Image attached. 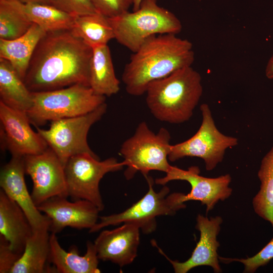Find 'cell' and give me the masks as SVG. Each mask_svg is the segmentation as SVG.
<instances>
[{
    "label": "cell",
    "instance_id": "obj_34",
    "mask_svg": "<svg viewBox=\"0 0 273 273\" xmlns=\"http://www.w3.org/2000/svg\"><path fill=\"white\" fill-rule=\"evenodd\" d=\"M142 1L143 0H134L132 6V11H135L139 9Z\"/></svg>",
    "mask_w": 273,
    "mask_h": 273
},
{
    "label": "cell",
    "instance_id": "obj_9",
    "mask_svg": "<svg viewBox=\"0 0 273 273\" xmlns=\"http://www.w3.org/2000/svg\"><path fill=\"white\" fill-rule=\"evenodd\" d=\"M124 164L114 157L100 161L88 153L70 157L65 166L68 196L74 200L84 199L94 204L101 211L104 205L99 189L101 179L107 173L121 170Z\"/></svg>",
    "mask_w": 273,
    "mask_h": 273
},
{
    "label": "cell",
    "instance_id": "obj_24",
    "mask_svg": "<svg viewBox=\"0 0 273 273\" xmlns=\"http://www.w3.org/2000/svg\"><path fill=\"white\" fill-rule=\"evenodd\" d=\"M12 1L31 22L46 32L71 29L73 27L75 17L52 5Z\"/></svg>",
    "mask_w": 273,
    "mask_h": 273
},
{
    "label": "cell",
    "instance_id": "obj_28",
    "mask_svg": "<svg viewBox=\"0 0 273 273\" xmlns=\"http://www.w3.org/2000/svg\"><path fill=\"white\" fill-rule=\"evenodd\" d=\"M273 259V238L256 254L247 258H228L219 256V259L224 263L238 261L244 265V272L253 273L260 267L267 264Z\"/></svg>",
    "mask_w": 273,
    "mask_h": 273
},
{
    "label": "cell",
    "instance_id": "obj_1",
    "mask_svg": "<svg viewBox=\"0 0 273 273\" xmlns=\"http://www.w3.org/2000/svg\"><path fill=\"white\" fill-rule=\"evenodd\" d=\"M93 48L71 29L47 32L38 43L24 82L31 92L89 86Z\"/></svg>",
    "mask_w": 273,
    "mask_h": 273
},
{
    "label": "cell",
    "instance_id": "obj_33",
    "mask_svg": "<svg viewBox=\"0 0 273 273\" xmlns=\"http://www.w3.org/2000/svg\"><path fill=\"white\" fill-rule=\"evenodd\" d=\"M23 3H35L50 5L51 0H18Z\"/></svg>",
    "mask_w": 273,
    "mask_h": 273
},
{
    "label": "cell",
    "instance_id": "obj_12",
    "mask_svg": "<svg viewBox=\"0 0 273 273\" xmlns=\"http://www.w3.org/2000/svg\"><path fill=\"white\" fill-rule=\"evenodd\" d=\"M1 145L12 157H24L45 151V140L30 126L26 113L13 109L0 101Z\"/></svg>",
    "mask_w": 273,
    "mask_h": 273
},
{
    "label": "cell",
    "instance_id": "obj_17",
    "mask_svg": "<svg viewBox=\"0 0 273 273\" xmlns=\"http://www.w3.org/2000/svg\"><path fill=\"white\" fill-rule=\"evenodd\" d=\"M140 228L131 223L101 232L94 244L99 260L110 261L120 267L131 263L137 256Z\"/></svg>",
    "mask_w": 273,
    "mask_h": 273
},
{
    "label": "cell",
    "instance_id": "obj_20",
    "mask_svg": "<svg viewBox=\"0 0 273 273\" xmlns=\"http://www.w3.org/2000/svg\"><path fill=\"white\" fill-rule=\"evenodd\" d=\"M46 32L33 23L24 34L17 38L0 39V58L9 62L23 81L35 48Z\"/></svg>",
    "mask_w": 273,
    "mask_h": 273
},
{
    "label": "cell",
    "instance_id": "obj_30",
    "mask_svg": "<svg viewBox=\"0 0 273 273\" xmlns=\"http://www.w3.org/2000/svg\"><path fill=\"white\" fill-rule=\"evenodd\" d=\"M97 12L112 18L128 11L134 0H91Z\"/></svg>",
    "mask_w": 273,
    "mask_h": 273
},
{
    "label": "cell",
    "instance_id": "obj_2",
    "mask_svg": "<svg viewBox=\"0 0 273 273\" xmlns=\"http://www.w3.org/2000/svg\"><path fill=\"white\" fill-rule=\"evenodd\" d=\"M132 53L123 69L122 80L126 92L133 96L146 93L152 81L191 66L195 59L192 43L175 34L151 36Z\"/></svg>",
    "mask_w": 273,
    "mask_h": 273
},
{
    "label": "cell",
    "instance_id": "obj_10",
    "mask_svg": "<svg viewBox=\"0 0 273 273\" xmlns=\"http://www.w3.org/2000/svg\"><path fill=\"white\" fill-rule=\"evenodd\" d=\"M202 119L196 133L189 139L171 145L168 160L174 162L186 157L202 159L206 169L210 171L222 162L226 149L238 144V139L224 135L217 128L207 104L200 106Z\"/></svg>",
    "mask_w": 273,
    "mask_h": 273
},
{
    "label": "cell",
    "instance_id": "obj_4",
    "mask_svg": "<svg viewBox=\"0 0 273 273\" xmlns=\"http://www.w3.org/2000/svg\"><path fill=\"white\" fill-rule=\"evenodd\" d=\"M108 18L114 39L132 53L151 36L176 34L182 29L181 23L177 17L160 6L157 0H143L138 10Z\"/></svg>",
    "mask_w": 273,
    "mask_h": 273
},
{
    "label": "cell",
    "instance_id": "obj_29",
    "mask_svg": "<svg viewBox=\"0 0 273 273\" xmlns=\"http://www.w3.org/2000/svg\"><path fill=\"white\" fill-rule=\"evenodd\" d=\"M50 5L74 17L98 13L91 0H51Z\"/></svg>",
    "mask_w": 273,
    "mask_h": 273
},
{
    "label": "cell",
    "instance_id": "obj_19",
    "mask_svg": "<svg viewBox=\"0 0 273 273\" xmlns=\"http://www.w3.org/2000/svg\"><path fill=\"white\" fill-rule=\"evenodd\" d=\"M49 261L59 273H99V258L94 244L86 243L85 254H79L78 248L72 246L68 251L60 245L56 234L51 233L50 237Z\"/></svg>",
    "mask_w": 273,
    "mask_h": 273
},
{
    "label": "cell",
    "instance_id": "obj_23",
    "mask_svg": "<svg viewBox=\"0 0 273 273\" xmlns=\"http://www.w3.org/2000/svg\"><path fill=\"white\" fill-rule=\"evenodd\" d=\"M0 101L26 113L32 105V92L26 86L10 63L0 58Z\"/></svg>",
    "mask_w": 273,
    "mask_h": 273
},
{
    "label": "cell",
    "instance_id": "obj_15",
    "mask_svg": "<svg viewBox=\"0 0 273 273\" xmlns=\"http://www.w3.org/2000/svg\"><path fill=\"white\" fill-rule=\"evenodd\" d=\"M24 157H12L0 172L2 190L21 207L28 218L33 232L48 230L50 220L38 209L29 194L24 179Z\"/></svg>",
    "mask_w": 273,
    "mask_h": 273
},
{
    "label": "cell",
    "instance_id": "obj_21",
    "mask_svg": "<svg viewBox=\"0 0 273 273\" xmlns=\"http://www.w3.org/2000/svg\"><path fill=\"white\" fill-rule=\"evenodd\" d=\"M49 232L48 230H42L33 233L10 273L57 272L55 267L47 265L50 251Z\"/></svg>",
    "mask_w": 273,
    "mask_h": 273
},
{
    "label": "cell",
    "instance_id": "obj_27",
    "mask_svg": "<svg viewBox=\"0 0 273 273\" xmlns=\"http://www.w3.org/2000/svg\"><path fill=\"white\" fill-rule=\"evenodd\" d=\"M32 24L12 0H0V39L17 38L24 34Z\"/></svg>",
    "mask_w": 273,
    "mask_h": 273
},
{
    "label": "cell",
    "instance_id": "obj_18",
    "mask_svg": "<svg viewBox=\"0 0 273 273\" xmlns=\"http://www.w3.org/2000/svg\"><path fill=\"white\" fill-rule=\"evenodd\" d=\"M32 227L21 207L0 191V235L9 243L11 249L21 255L26 242L32 235Z\"/></svg>",
    "mask_w": 273,
    "mask_h": 273
},
{
    "label": "cell",
    "instance_id": "obj_13",
    "mask_svg": "<svg viewBox=\"0 0 273 273\" xmlns=\"http://www.w3.org/2000/svg\"><path fill=\"white\" fill-rule=\"evenodd\" d=\"M200 169L197 166H192L187 170L176 166H170L166 175L156 178V184L164 186L168 182L180 180L188 181L191 186L190 193L184 195L183 201H200L206 206V212L212 210L219 201L228 199L232 193L229 187L231 176L229 174L214 178L206 177L200 175Z\"/></svg>",
    "mask_w": 273,
    "mask_h": 273
},
{
    "label": "cell",
    "instance_id": "obj_25",
    "mask_svg": "<svg viewBox=\"0 0 273 273\" xmlns=\"http://www.w3.org/2000/svg\"><path fill=\"white\" fill-rule=\"evenodd\" d=\"M71 30L92 48L115 38L108 17L99 13L75 17Z\"/></svg>",
    "mask_w": 273,
    "mask_h": 273
},
{
    "label": "cell",
    "instance_id": "obj_16",
    "mask_svg": "<svg viewBox=\"0 0 273 273\" xmlns=\"http://www.w3.org/2000/svg\"><path fill=\"white\" fill-rule=\"evenodd\" d=\"M196 228L200 233L199 241L191 257L184 262L169 258L159 248V252L172 264L175 273H187L191 269L199 266H209L215 272H221L219 264L217 249L219 243L217 240L220 230L222 218L219 216L209 219L198 214L196 218Z\"/></svg>",
    "mask_w": 273,
    "mask_h": 273
},
{
    "label": "cell",
    "instance_id": "obj_7",
    "mask_svg": "<svg viewBox=\"0 0 273 273\" xmlns=\"http://www.w3.org/2000/svg\"><path fill=\"white\" fill-rule=\"evenodd\" d=\"M144 176L149 186L146 195L123 212L100 217V221L89 230V233L97 232L109 225L131 223L136 225L143 233L149 234L156 229L157 217L173 215L186 207L183 201L184 194H169V188L165 185L158 192H156L153 188V178L148 175Z\"/></svg>",
    "mask_w": 273,
    "mask_h": 273
},
{
    "label": "cell",
    "instance_id": "obj_11",
    "mask_svg": "<svg viewBox=\"0 0 273 273\" xmlns=\"http://www.w3.org/2000/svg\"><path fill=\"white\" fill-rule=\"evenodd\" d=\"M23 158L25 173L33 182L31 195L36 206L53 197L68 196L64 166L52 149Z\"/></svg>",
    "mask_w": 273,
    "mask_h": 273
},
{
    "label": "cell",
    "instance_id": "obj_31",
    "mask_svg": "<svg viewBox=\"0 0 273 273\" xmlns=\"http://www.w3.org/2000/svg\"><path fill=\"white\" fill-rule=\"evenodd\" d=\"M20 256L11 249L9 242L0 235V272L10 273Z\"/></svg>",
    "mask_w": 273,
    "mask_h": 273
},
{
    "label": "cell",
    "instance_id": "obj_22",
    "mask_svg": "<svg viewBox=\"0 0 273 273\" xmlns=\"http://www.w3.org/2000/svg\"><path fill=\"white\" fill-rule=\"evenodd\" d=\"M89 67V86L99 95L110 97L120 90V81L115 73L107 44L93 47Z\"/></svg>",
    "mask_w": 273,
    "mask_h": 273
},
{
    "label": "cell",
    "instance_id": "obj_5",
    "mask_svg": "<svg viewBox=\"0 0 273 273\" xmlns=\"http://www.w3.org/2000/svg\"><path fill=\"white\" fill-rule=\"evenodd\" d=\"M32 105L26 114L31 123L39 127L48 121L89 113L103 103L106 97L95 94L90 86L80 84L62 88L32 92Z\"/></svg>",
    "mask_w": 273,
    "mask_h": 273
},
{
    "label": "cell",
    "instance_id": "obj_26",
    "mask_svg": "<svg viewBox=\"0 0 273 273\" xmlns=\"http://www.w3.org/2000/svg\"><path fill=\"white\" fill-rule=\"evenodd\" d=\"M257 175L260 186L252 200L254 211L273 229V147L262 158Z\"/></svg>",
    "mask_w": 273,
    "mask_h": 273
},
{
    "label": "cell",
    "instance_id": "obj_3",
    "mask_svg": "<svg viewBox=\"0 0 273 273\" xmlns=\"http://www.w3.org/2000/svg\"><path fill=\"white\" fill-rule=\"evenodd\" d=\"M203 93L201 76L191 66L151 82L146 104L159 121L179 124L190 120Z\"/></svg>",
    "mask_w": 273,
    "mask_h": 273
},
{
    "label": "cell",
    "instance_id": "obj_14",
    "mask_svg": "<svg viewBox=\"0 0 273 273\" xmlns=\"http://www.w3.org/2000/svg\"><path fill=\"white\" fill-rule=\"evenodd\" d=\"M67 197L50 198L37 206L50 220L49 231L57 234L66 227L81 230L92 228L98 222L99 209L84 199L68 201Z\"/></svg>",
    "mask_w": 273,
    "mask_h": 273
},
{
    "label": "cell",
    "instance_id": "obj_8",
    "mask_svg": "<svg viewBox=\"0 0 273 273\" xmlns=\"http://www.w3.org/2000/svg\"><path fill=\"white\" fill-rule=\"evenodd\" d=\"M107 108L104 103L89 113L52 121L48 129L36 127V130L64 166L70 157L77 154L97 156L89 147L87 136L90 127L102 118Z\"/></svg>",
    "mask_w": 273,
    "mask_h": 273
},
{
    "label": "cell",
    "instance_id": "obj_6",
    "mask_svg": "<svg viewBox=\"0 0 273 273\" xmlns=\"http://www.w3.org/2000/svg\"><path fill=\"white\" fill-rule=\"evenodd\" d=\"M170 134L165 128L155 133L145 121L137 126L134 134L121 145L120 154L126 168L124 175L126 179L133 177L138 172L144 176L152 170L166 173L171 165L168 155L171 145Z\"/></svg>",
    "mask_w": 273,
    "mask_h": 273
},
{
    "label": "cell",
    "instance_id": "obj_32",
    "mask_svg": "<svg viewBox=\"0 0 273 273\" xmlns=\"http://www.w3.org/2000/svg\"><path fill=\"white\" fill-rule=\"evenodd\" d=\"M266 76L269 79H273V55L269 60L265 69Z\"/></svg>",
    "mask_w": 273,
    "mask_h": 273
}]
</instances>
